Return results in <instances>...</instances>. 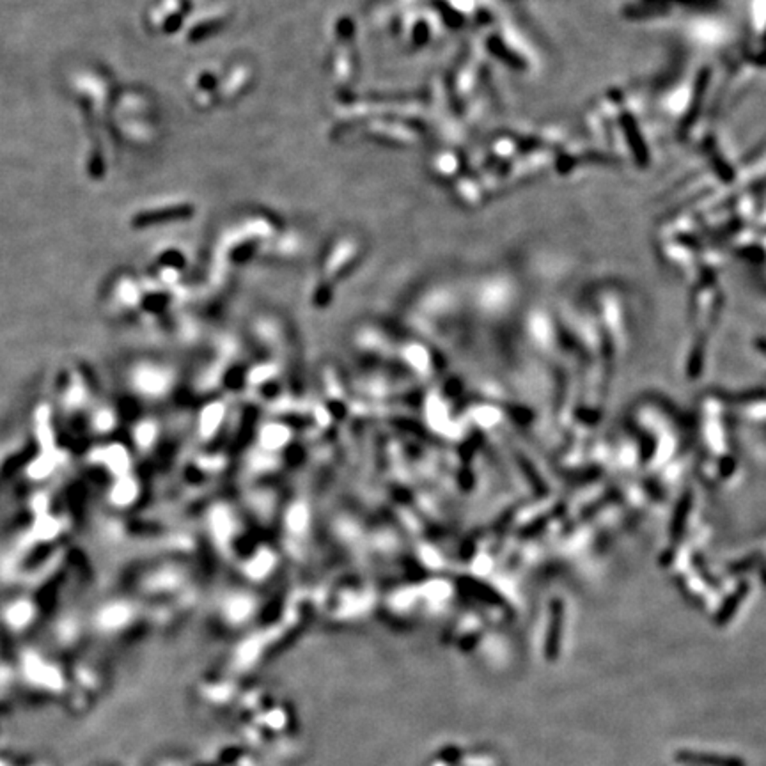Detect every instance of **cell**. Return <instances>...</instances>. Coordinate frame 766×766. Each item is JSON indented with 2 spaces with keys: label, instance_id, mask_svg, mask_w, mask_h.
I'll return each mask as SVG.
<instances>
[{
  "label": "cell",
  "instance_id": "cell-1",
  "mask_svg": "<svg viewBox=\"0 0 766 766\" xmlns=\"http://www.w3.org/2000/svg\"><path fill=\"white\" fill-rule=\"evenodd\" d=\"M561 621H563V605L561 601L552 604V621L546 640V656L548 660H555L559 653V640H561Z\"/></svg>",
  "mask_w": 766,
  "mask_h": 766
},
{
  "label": "cell",
  "instance_id": "cell-2",
  "mask_svg": "<svg viewBox=\"0 0 766 766\" xmlns=\"http://www.w3.org/2000/svg\"><path fill=\"white\" fill-rule=\"evenodd\" d=\"M680 761L693 763L701 766H743V763L736 758H718V756H697V754H680Z\"/></svg>",
  "mask_w": 766,
  "mask_h": 766
},
{
  "label": "cell",
  "instance_id": "cell-3",
  "mask_svg": "<svg viewBox=\"0 0 766 766\" xmlns=\"http://www.w3.org/2000/svg\"><path fill=\"white\" fill-rule=\"evenodd\" d=\"M758 346H759V348H761V350H763V351H765V353H766V341H765V339H761V341H759V343H758Z\"/></svg>",
  "mask_w": 766,
  "mask_h": 766
}]
</instances>
